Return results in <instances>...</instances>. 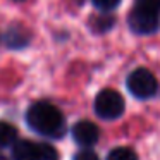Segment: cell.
Returning a JSON list of instances; mask_svg holds the SVG:
<instances>
[{
	"label": "cell",
	"mask_w": 160,
	"mask_h": 160,
	"mask_svg": "<svg viewBox=\"0 0 160 160\" xmlns=\"http://www.w3.org/2000/svg\"><path fill=\"white\" fill-rule=\"evenodd\" d=\"M16 141H18V129L9 122L0 121V150L14 146Z\"/></svg>",
	"instance_id": "cell-8"
},
{
	"label": "cell",
	"mask_w": 160,
	"mask_h": 160,
	"mask_svg": "<svg viewBox=\"0 0 160 160\" xmlns=\"http://www.w3.org/2000/svg\"><path fill=\"white\" fill-rule=\"evenodd\" d=\"M0 160H9L7 157H4V155H0Z\"/></svg>",
	"instance_id": "cell-14"
},
{
	"label": "cell",
	"mask_w": 160,
	"mask_h": 160,
	"mask_svg": "<svg viewBox=\"0 0 160 160\" xmlns=\"http://www.w3.org/2000/svg\"><path fill=\"white\" fill-rule=\"evenodd\" d=\"M107 160H138V155L129 146H117L107 155Z\"/></svg>",
	"instance_id": "cell-9"
},
{
	"label": "cell",
	"mask_w": 160,
	"mask_h": 160,
	"mask_svg": "<svg viewBox=\"0 0 160 160\" xmlns=\"http://www.w3.org/2000/svg\"><path fill=\"white\" fill-rule=\"evenodd\" d=\"M28 126L35 132L48 138H60L66 131L64 115L50 102H36L26 112Z\"/></svg>",
	"instance_id": "cell-1"
},
{
	"label": "cell",
	"mask_w": 160,
	"mask_h": 160,
	"mask_svg": "<svg viewBox=\"0 0 160 160\" xmlns=\"http://www.w3.org/2000/svg\"><path fill=\"white\" fill-rule=\"evenodd\" d=\"M124 98L115 90H102L95 98V112L103 121H115L124 114Z\"/></svg>",
	"instance_id": "cell-2"
},
{
	"label": "cell",
	"mask_w": 160,
	"mask_h": 160,
	"mask_svg": "<svg viewBox=\"0 0 160 160\" xmlns=\"http://www.w3.org/2000/svg\"><path fill=\"white\" fill-rule=\"evenodd\" d=\"M72 160H100V157H98L93 150L84 148V150H81V152H78Z\"/></svg>",
	"instance_id": "cell-13"
},
{
	"label": "cell",
	"mask_w": 160,
	"mask_h": 160,
	"mask_svg": "<svg viewBox=\"0 0 160 160\" xmlns=\"http://www.w3.org/2000/svg\"><path fill=\"white\" fill-rule=\"evenodd\" d=\"M128 22L131 31L136 33V35H141V36L152 35L160 28V14L145 11V9H139V7H132V11L129 12Z\"/></svg>",
	"instance_id": "cell-4"
},
{
	"label": "cell",
	"mask_w": 160,
	"mask_h": 160,
	"mask_svg": "<svg viewBox=\"0 0 160 160\" xmlns=\"http://www.w3.org/2000/svg\"><path fill=\"white\" fill-rule=\"evenodd\" d=\"M72 138L79 146L90 148L100 138V129L91 121H79L72 126Z\"/></svg>",
	"instance_id": "cell-5"
},
{
	"label": "cell",
	"mask_w": 160,
	"mask_h": 160,
	"mask_svg": "<svg viewBox=\"0 0 160 160\" xmlns=\"http://www.w3.org/2000/svg\"><path fill=\"white\" fill-rule=\"evenodd\" d=\"M128 90L131 91L132 97L136 98H152L155 97L157 90H158V83H157L155 74L146 67H138L128 76Z\"/></svg>",
	"instance_id": "cell-3"
},
{
	"label": "cell",
	"mask_w": 160,
	"mask_h": 160,
	"mask_svg": "<svg viewBox=\"0 0 160 160\" xmlns=\"http://www.w3.org/2000/svg\"><path fill=\"white\" fill-rule=\"evenodd\" d=\"M29 43V35L26 29L14 26L5 33V45L11 47V48H22Z\"/></svg>",
	"instance_id": "cell-7"
},
{
	"label": "cell",
	"mask_w": 160,
	"mask_h": 160,
	"mask_svg": "<svg viewBox=\"0 0 160 160\" xmlns=\"http://www.w3.org/2000/svg\"><path fill=\"white\" fill-rule=\"evenodd\" d=\"M134 7L160 14V0H134Z\"/></svg>",
	"instance_id": "cell-11"
},
{
	"label": "cell",
	"mask_w": 160,
	"mask_h": 160,
	"mask_svg": "<svg viewBox=\"0 0 160 160\" xmlns=\"http://www.w3.org/2000/svg\"><path fill=\"white\" fill-rule=\"evenodd\" d=\"M36 160H59V152L48 143H38V157Z\"/></svg>",
	"instance_id": "cell-10"
},
{
	"label": "cell",
	"mask_w": 160,
	"mask_h": 160,
	"mask_svg": "<svg viewBox=\"0 0 160 160\" xmlns=\"http://www.w3.org/2000/svg\"><path fill=\"white\" fill-rule=\"evenodd\" d=\"M91 2H93V5L102 12H110L121 4V0H91Z\"/></svg>",
	"instance_id": "cell-12"
},
{
	"label": "cell",
	"mask_w": 160,
	"mask_h": 160,
	"mask_svg": "<svg viewBox=\"0 0 160 160\" xmlns=\"http://www.w3.org/2000/svg\"><path fill=\"white\" fill-rule=\"evenodd\" d=\"M38 157V143L29 139H18L12 146L14 160H36Z\"/></svg>",
	"instance_id": "cell-6"
}]
</instances>
